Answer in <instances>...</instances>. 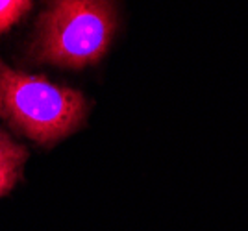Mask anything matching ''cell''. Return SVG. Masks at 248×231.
Returning <instances> with one entry per match:
<instances>
[{"mask_svg":"<svg viewBox=\"0 0 248 231\" xmlns=\"http://www.w3.org/2000/svg\"><path fill=\"white\" fill-rule=\"evenodd\" d=\"M87 104L78 91L28 76L0 61V116L41 144H52L82 124Z\"/></svg>","mask_w":248,"mask_h":231,"instance_id":"7a4b0ae2","label":"cell"},{"mask_svg":"<svg viewBox=\"0 0 248 231\" xmlns=\"http://www.w3.org/2000/svg\"><path fill=\"white\" fill-rule=\"evenodd\" d=\"M115 26L113 0H50L37 22L30 58L69 69L96 63L111 44Z\"/></svg>","mask_w":248,"mask_h":231,"instance_id":"6da1fadb","label":"cell"},{"mask_svg":"<svg viewBox=\"0 0 248 231\" xmlns=\"http://www.w3.org/2000/svg\"><path fill=\"white\" fill-rule=\"evenodd\" d=\"M31 0H0V32L8 30L28 11Z\"/></svg>","mask_w":248,"mask_h":231,"instance_id":"277c9868","label":"cell"},{"mask_svg":"<svg viewBox=\"0 0 248 231\" xmlns=\"http://www.w3.org/2000/svg\"><path fill=\"white\" fill-rule=\"evenodd\" d=\"M26 159V150L0 130V196L15 185Z\"/></svg>","mask_w":248,"mask_h":231,"instance_id":"3957f363","label":"cell"}]
</instances>
